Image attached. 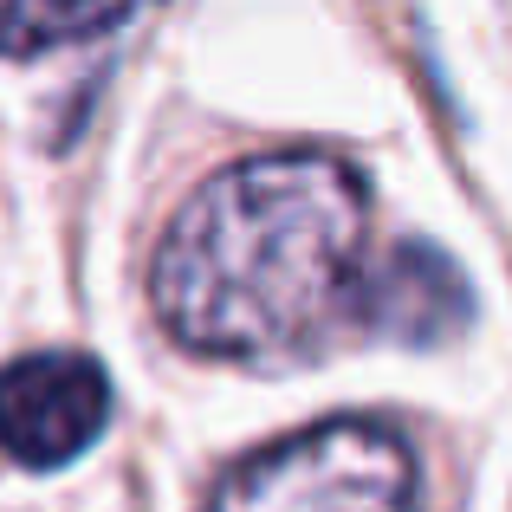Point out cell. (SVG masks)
Segmentation results:
<instances>
[{
	"mask_svg": "<svg viewBox=\"0 0 512 512\" xmlns=\"http://www.w3.org/2000/svg\"><path fill=\"white\" fill-rule=\"evenodd\" d=\"M111 383L85 350H39L0 370V454L20 467H65L104 435Z\"/></svg>",
	"mask_w": 512,
	"mask_h": 512,
	"instance_id": "3957f363",
	"label": "cell"
},
{
	"mask_svg": "<svg viewBox=\"0 0 512 512\" xmlns=\"http://www.w3.org/2000/svg\"><path fill=\"white\" fill-rule=\"evenodd\" d=\"M350 312H357L370 331L396 338V344H441V338H454V331L467 325L474 299H467V279L454 273L448 253H435V247L415 240V247L389 253L370 279H357Z\"/></svg>",
	"mask_w": 512,
	"mask_h": 512,
	"instance_id": "277c9868",
	"label": "cell"
},
{
	"mask_svg": "<svg viewBox=\"0 0 512 512\" xmlns=\"http://www.w3.org/2000/svg\"><path fill=\"white\" fill-rule=\"evenodd\" d=\"M363 227L370 195L344 156H253L208 175L163 227L150 305L195 357H299L357 299Z\"/></svg>",
	"mask_w": 512,
	"mask_h": 512,
	"instance_id": "6da1fadb",
	"label": "cell"
},
{
	"mask_svg": "<svg viewBox=\"0 0 512 512\" xmlns=\"http://www.w3.org/2000/svg\"><path fill=\"white\" fill-rule=\"evenodd\" d=\"M415 454L376 415H331L234 467L208 512H415Z\"/></svg>",
	"mask_w": 512,
	"mask_h": 512,
	"instance_id": "7a4b0ae2",
	"label": "cell"
},
{
	"mask_svg": "<svg viewBox=\"0 0 512 512\" xmlns=\"http://www.w3.org/2000/svg\"><path fill=\"white\" fill-rule=\"evenodd\" d=\"M143 0H0V59H33V52L85 46L137 20Z\"/></svg>",
	"mask_w": 512,
	"mask_h": 512,
	"instance_id": "5b68a950",
	"label": "cell"
}]
</instances>
